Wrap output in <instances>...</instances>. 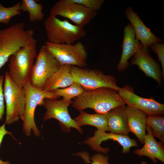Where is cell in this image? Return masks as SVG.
<instances>
[{"label": "cell", "mask_w": 164, "mask_h": 164, "mask_svg": "<svg viewBox=\"0 0 164 164\" xmlns=\"http://www.w3.org/2000/svg\"><path fill=\"white\" fill-rule=\"evenodd\" d=\"M72 104V106L80 112L90 108L96 113L101 114L125 104L116 90L104 87L84 90L75 98Z\"/></svg>", "instance_id": "obj_1"}, {"label": "cell", "mask_w": 164, "mask_h": 164, "mask_svg": "<svg viewBox=\"0 0 164 164\" xmlns=\"http://www.w3.org/2000/svg\"><path fill=\"white\" fill-rule=\"evenodd\" d=\"M36 40L33 38L10 57L8 72L11 79L23 87L29 81L30 73L37 54Z\"/></svg>", "instance_id": "obj_2"}, {"label": "cell", "mask_w": 164, "mask_h": 164, "mask_svg": "<svg viewBox=\"0 0 164 164\" xmlns=\"http://www.w3.org/2000/svg\"><path fill=\"white\" fill-rule=\"evenodd\" d=\"M139 42L136 38L132 26L130 23H128L124 28L122 52L120 61L117 66L118 70L122 72L127 69L129 65L128 60L136 53Z\"/></svg>", "instance_id": "obj_16"}, {"label": "cell", "mask_w": 164, "mask_h": 164, "mask_svg": "<svg viewBox=\"0 0 164 164\" xmlns=\"http://www.w3.org/2000/svg\"><path fill=\"white\" fill-rule=\"evenodd\" d=\"M146 134L143 146L140 149H136L134 153L138 156H145L149 158L152 161L156 163L158 159L164 163V146L163 144L157 141L153 137L151 127L146 125Z\"/></svg>", "instance_id": "obj_17"}, {"label": "cell", "mask_w": 164, "mask_h": 164, "mask_svg": "<svg viewBox=\"0 0 164 164\" xmlns=\"http://www.w3.org/2000/svg\"><path fill=\"white\" fill-rule=\"evenodd\" d=\"M80 113V114L73 119L80 127L89 125L96 127L98 131H109L107 120L104 114H91L83 111Z\"/></svg>", "instance_id": "obj_21"}, {"label": "cell", "mask_w": 164, "mask_h": 164, "mask_svg": "<svg viewBox=\"0 0 164 164\" xmlns=\"http://www.w3.org/2000/svg\"><path fill=\"white\" fill-rule=\"evenodd\" d=\"M61 65L44 46H42L31 69L29 78L30 83L34 87L44 90L47 80Z\"/></svg>", "instance_id": "obj_9"}, {"label": "cell", "mask_w": 164, "mask_h": 164, "mask_svg": "<svg viewBox=\"0 0 164 164\" xmlns=\"http://www.w3.org/2000/svg\"><path fill=\"white\" fill-rule=\"evenodd\" d=\"M5 124L4 123L2 125L0 126V145L5 136L7 134L12 135L11 132L6 130L5 128ZM0 164H11L9 161L4 162L0 159Z\"/></svg>", "instance_id": "obj_30"}, {"label": "cell", "mask_w": 164, "mask_h": 164, "mask_svg": "<svg viewBox=\"0 0 164 164\" xmlns=\"http://www.w3.org/2000/svg\"><path fill=\"white\" fill-rule=\"evenodd\" d=\"M125 106L114 108L104 114L107 119L109 131L128 135L127 115Z\"/></svg>", "instance_id": "obj_19"}, {"label": "cell", "mask_w": 164, "mask_h": 164, "mask_svg": "<svg viewBox=\"0 0 164 164\" xmlns=\"http://www.w3.org/2000/svg\"><path fill=\"white\" fill-rule=\"evenodd\" d=\"M146 124L151 128L153 137L160 142H164V117L162 116H147Z\"/></svg>", "instance_id": "obj_23"}, {"label": "cell", "mask_w": 164, "mask_h": 164, "mask_svg": "<svg viewBox=\"0 0 164 164\" xmlns=\"http://www.w3.org/2000/svg\"><path fill=\"white\" fill-rule=\"evenodd\" d=\"M84 159H87L90 160L86 159L84 160L86 163H90L91 164H109L108 161L109 156L108 155H104L99 152L92 155L91 157L86 158L82 157Z\"/></svg>", "instance_id": "obj_28"}, {"label": "cell", "mask_w": 164, "mask_h": 164, "mask_svg": "<svg viewBox=\"0 0 164 164\" xmlns=\"http://www.w3.org/2000/svg\"><path fill=\"white\" fill-rule=\"evenodd\" d=\"M130 63L131 66L137 65L145 76L154 79L161 86L162 76L160 65L152 58L148 48L140 42L137 51Z\"/></svg>", "instance_id": "obj_14"}, {"label": "cell", "mask_w": 164, "mask_h": 164, "mask_svg": "<svg viewBox=\"0 0 164 164\" xmlns=\"http://www.w3.org/2000/svg\"><path fill=\"white\" fill-rule=\"evenodd\" d=\"M23 22L0 30V69L10 57L34 38V31L26 30Z\"/></svg>", "instance_id": "obj_3"}, {"label": "cell", "mask_w": 164, "mask_h": 164, "mask_svg": "<svg viewBox=\"0 0 164 164\" xmlns=\"http://www.w3.org/2000/svg\"><path fill=\"white\" fill-rule=\"evenodd\" d=\"M25 94V104L23 121V131L28 137L31 135L32 131L35 136H39L40 132L34 120V114L38 105H43L45 99L57 100L60 97L52 92H48L38 88L28 81L24 86Z\"/></svg>", "instance_id": "obj_4"}, {"label": "cell", "mask_w": 164, "mask_h": 164, "mask_svg": "<svg viewBox=\"0 0 164 164\" xmlns=\"http://www.w3.org/2000/svg\"><path fill=\"white\" fill-rule=\"evenodd\" d=\"M43 9V4L37 3L35 0H22L21 2L20 11L28 12L30 22L41 21L43 19L44 15L42 12Z\"/></svg>", "instance_id": "obj_22"}, {"label": "cell", "mask_w": 164, "mask_h": 164, "mask_svg": "<svg viewBox=\"0 0 164 164\" xmlns=\"http://www.w3.org/2000/svg\"><path fill=\"white\" fill-rule=\"evenodd\" d=\"M141 164H149L147 162L145 161H142L141 163Z\"/></svg>", "instance_id": "obj_31"}, {"label": "cell", "mask_w": 164, "mask_h": 164, "mask_svg": "<svg viewBox=\"0 0 164 164\" xmlns=\"http://www.w3.org/2000/svg\"><path fill=\"white\" fill-rule=\"evenodd\" d=\"M72 102V100L45 99L43 105L46 111L44 115L43 121L55 118L59 121L60 126L65 131L70 132V128L73 127L82 133V129L71 118L68 112V108Z\"/></svg>", "instance_id": "obj_12"}, {"label": "cell", "mask_w": 164, "mask_h": 164, "mask_svg": "<svg viewBox=\"0 0 164 164\" xmlns=\"http://www.w3.org/2000/svg\"><path fill=\"white\" fill-rule=\"evenodd\" d=\"M88 9L96 11L100 10L104 2V0H70Z\"/></svg>", "instance_id": "obj_27"}, {"label": "cell", "mask_w": 164, "mask_h": 164, "mask_svg": "<svg viewBox=\"0 0 164 164\" xmlns=\"http://www.w3.org/2000/svg\"><path fill=\"white\" fill-rule=\"evenodd\" d=\"M72 65H61L58 70L54 73L46 81L44 90L52 92L60 88H64L72 84L74 80L70 70Z\"/></svg>", "instance_id": "obj_20"}, {"label": "cell", "mask_w": 164, "mask_h": 164, "mask_svg": "<svg viewBox=\"0 0 164 164\" xmlns=\"http://www.w3.org/2000/svg\"><path fill=\"white\" fill-rule=\"evenodd\" d=\"M21 2L10 7H5L0 2V24L8 25L13 17L21 14Z\"/></svg>", "instance_id": "obj_25"}, {"label": "cell", "mask_w": 164, "mask_h": 164, "mask_svg": "<svg viewBox=\"0 0 164 164\" xmlns=\"http://www.w3.org/2000/svg\"><path fill=\"white\" fill-rule=\"evenodd\" d=\"M128 129L143 144L146 134L147 116L141 111L127 105L125 107Z\"/></svg>", "instance_id": "obj_18"}, {"label": "cell", "mask_w": 164, "mask_h": 164, "mask_svg": "<svg viewBox=\"0 0 164 164\" xmlns=\"http://www.w3.org/2000/svg\"><path fill=\"white\" fill-rule=\"evenodd\" d=\"M4 76H0V121L2 119L5 110L4 97L3 93V84L4 82Z\"/></svg>", "instance_id": "obj_29"}, {"label": "cell", "mask_w": 164, "mask_h": 164, "mask_svg": "<svg viewBox=\"0 0 164 164\" xmlns=\"http://www.w3.org/2000/svg\"><path fill=\"white\" fill-rule=\"evenodd\" d=\"M111 139L117 142L122 147V153L125 154L130 151L132 147H138L135 139L131 138L128 135L114 133H107L97 130L95 131L93 136L87 138L84 143L86 144L93 150L103 154L107 153L109 151L108 148H103L100 144L104 141Z\"/></svg>", "instance_id": "obj_13"}, {"label": "cell", "mask_w": 164, "mask_h": 164, "mask_svg": "<svg viewBox=\"0 0 164 164\" xmlns=\"http://www.w3.org/2000/svg\"><path fill=\"white\" fill-rule=\"evenodd\" d=\"M125 14L134 29L136 38L143 45L149 48L152 43L162 42L161 39L156 36L145 25L132 7L127 8Z\"/></svg>", "instance_id": "obj_15"}, {"label": "cell", "mask_w": 164, "mask_h": 164, "mask_svg": "<svg viewBox=\"0 0 164 164\" xmlns=\"http://www.w3.org/2000/svg\"><path fill=\"white\" fill-rule=\"evenodd\" d=\"M43 45L61 65H69L80 68L87 66V53L80 41L72 44H56L47 41Z\"/></svg>", "instance_id": "obj_7"}, {"label": "cell", "mask_w": 164, "mask_h": 164, "mask_svg": "<svg viewBox=\"0 0 164 164\" xmlns=\"http://www.w3.org/2000/svg\"><path fill=\"white\" fill-rule=\"evenodd\" d=\"M6 103V118L5 123L11 124L22 121L24 118L25 104L24 88L14 83L5 72L3 88Z\"/></svg>", "instance_id": "obj_6"}, {"label": "cell", "mask_w": 164, "mask_h": 164, "mask_svg": "<svg viewBox=\"0 0 164 164\" xmlns=\"http://www.w3.org/2000/svg\"><path fill=\"white\" fill-rule=\"evenodd\" d=\"M48 41L56 44H72L86 35L84 27L50 15L44 22Z\"/></svg>", "instance_id": "obj_5"}, {"label": "cell", "mask_w": 164, "mask_h": 164, "mask_svg": "<svg viewBox=\"0 0 164 164\" xmlns=\"http://www.w3.org/2000/svg\"><path fill=\"white\" fill-rule=\"evenodd\" d=\"M151 50L157 54L158 61L161 62L162 68V80H164V44L155 43L152 44L149 46Z\"/></svg>", "instance_id": "obj_26"}, {"label": "cell", "mask_w": 164, "mask_h": 164, "mask_svg": "<svg viewBox=\"0 0 164 164\" xmlns=\"http://www.w3.org/2000/svg\"><path fill=\"white\" fill-rule=\"evenodd\" d=\"M70 73L74 82L79 84L84 90L104 87L113 89L118 92L121 88L117 85L114 76L104 74L100 70L72 66Z\"/></svg>", "instance_id": "obj_8"}, {"label": "cell", "mask_w": 164, "mask_h": 164, "mask_svg": "<svg viewBox=\"0 0 164 164\" xmlns=\"http://www.w3.org/2000/svg\"><path fill=\"white\" fill-rule=\"evenodd\" d=\"M84 89L78 83L74 82L66 88L58 89L52 91L56 95L65 101H70L74 97L80 95Z\"/></svg>", "instance_id": "obj_24"}, {"label": "cell", "mask_w": 164, "mask_h": 164, "mask_svg": "<svg viewBox=\"0 0 164 164\" xmlns=\"http://www.w3.org/2000/svg\"><path fill=\"white\" fill-rule=\"evenodd\" d=\"M97 12L88 9L70 0H59L52 6L50 15L67 19L80 27L89 23L97 16Z\"/></svg>", "instance_id": "obj_10"}, {"label": "cell", "mask_w": 164, "mask_h": 164, "mask_svg": "<svg viewBox=\"0 0 164 164\" xmlns=\"http://www.w3.org/2000/svg\"><path fill=\"white\" fill-rule=\"evenodd\" d=\"M125 104L136 108L147 116H162L164 114V104L153 98H144L134 93L133 88L129 85L121 88L118 91Z\"/></svg>", "instance_id": "obj_11"}]
</instances>
